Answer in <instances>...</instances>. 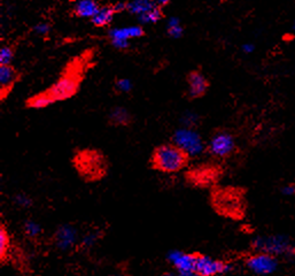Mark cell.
Masks as SVG:
<instances>
[{
  "mask_svg": "<svg viewBox=\"0 0 295 276\" xmlns=\"http://www.w3.org/2000/svg\"><path fill=\"white\" fill-rule=\"evenodd\" d=\"M190 157L174 143L157 146L151 157V166L161 173L172 174L180 171L189 164Z\"/></svg>",
  "mask_w": 295,
  "mask_h": 276,
  "instance_id": "6da1fadb",
  "label": "cell"
},
{
  "mask_svg": "<svg viewBox=\"0 0 295 276\" xmlns=\"http://www.w3.org/2000/svg\"><path fill=\"white\" fill-rule=\"evenodd\" d=\"M74 164L84 179L93 181L105 176L108 165L105 156L95 150H83L74 158Z\"/></svg>",
  "mask_w": 295,
  "mask_h": 276,
  "instance_id": "7a4b0ae2",
  "label": "cell"
},
{
  "mask_svg": "<svg viewBox=\"0 0 295 276\" xmlns=\"http://www.w3.org/2000/svg\"><path fill=\"white\" fill-rule=\"evenodd\" d=\"M253 247L257 252L266 253L270 256L293 257L295 247L288 237L284 235H270V236H258L253 239Z\"/></svg>",
  "mask_w": 295,
  "mask_h": 276,
  "instance_id": "3957f363",
  "label": "cell"
},
{
  "mask_svg": "<svg viewBox=\"0 0 295 276\" xmlns=\"http://www.w3.org/2000/svg\"><path fill=\"white\" fill-rule=\"evenodd\" d=\"M172 143L183 150L189 157L200 156L205 151V143L197 130L191 128H180L172 136Z\"/></svg>",
  "mask_w": 295,
  "mask_h": 276,
  "instance_id": "277c9868",
  "label": "cell"
},
{
  "mask_svg": "<svg viewBox=\"0 0 295 276\" xmlns=\"http://www.w3.org/2000/svg\"><path fill=\"white\" fill-rule=\"evenodd\" d=\"M78 85L79 80L76 78V75H65L45 92L47 93L52 103L61 102L74 96L77 92Z\"/></svg>",
  "mask_w": 295,
  "mask_h": 276,
  "instance_id": "5b68a950",
  "label": "cell"
},
{
  "mask_svg": "<svg viewBox=\"0 0 295 276\" xmlns=\"http://www.w3.org/2000/svg\"><path fill=\"white\" fill-rule=\"evenodd\" d=\"M247 268L253 274L258 276H267L274 274L278 269V260L274 256L258 252L249 257L246 261Z\"/></svg>",
  "mask_w": 295,
  "mask_h": 276,
  "instance_id": "8992f818",
  "label": "cell"
},
{
  "mask_svg": "<svg viewBox=\"0 0 295 276\" xmlns=\"http://www.w3.org/2000/svg\"><path fill=\"white\" fill-rule=\"evenodd\" d=\"M234 148L235 142L233 136L226 131H220L215 134L208 143V151L217 158L229 157L232 155Z\"/></svg>",
  "mask_w": 295,
  "mask_h": 276,
  "instance_id": "52a82bcc",
  "label": "cell"
},
{
  "mask_svg": "<svg viewBox=\"0 0 295 276\" xmlns=\"http://www.w3.org/2000/svg\"><path fill=\"white\" fill-rule=\"evenodd\" d=\"M232 269V266L223 261L216 260L208 256H197L195 259V271L200 276H215L225 274Z\"/></svg>",
  "mask_w": 295,
  "mask_h": 276,
  "instance_id": "ba28073f",
  "label": "cell"
},
{
  "mask_svg": "<svg viewBox=\"0 0 295 276\" xmlns=\"http://www.w3.org/2000/svg\"><path fill=\"white\" fill-rule=\"evenodd\" d=\"M167 259L175 267L177 274L195 270V259H197V255H191V253L174 250L168 253Z\"/></svg>",
  "mask_w": 295,
  "mask_h": 276,
  "instance_id": "9c48e42d",
  "label": "cell"
},
{
  "mask_svg": "<svg viewBox=\"0 0 295 276\" xmlns=\"http://www.w3.org/2000/svg\"><path fill=\"white\" fill-rule=\"evenodd\" d=\"M77 239H78V234L75 227L70 224H62L57 229L56 235H54V242L56 245L61 251H68L75 245Z\"/></svg>",
  "mask_w": 295,
  "mask_h": 276,
  "instance_id": "30bf717a",
  "label": "cell"
},
{
  "mask_svg": "<svg viewBox=\"0 0 295 276\" xmlns=\"http://www.w3.org/2000/svg\"><path fill=\"white\" fill-rule=\"evenodd\" d=\"M189 96L190 98H200L207 92L208 81L205 75L198 70H193L187 75Z\"/></svg>",
  "mask_w": 295,
  "mask_h": 276,
  "instance_id": "8fae6325",
  "label": "cell"
},
{
  "mask_svg": "<svg viewBox=\"0 0 295 276\" xmlns=\"http://www.w3.org/2000/svg\"><path fill=\"white\" fill-rule=\"evenodd\" d=\"M20 75L13 66H0V85H2V99H5L17 82Z\"/></svg>",
  "mask_w": 295,
  "mask_h": 276,
  "instance_id": "7c38bea8",
  "label": "cell"
},
{
  "mask_svg": "<svg viewBox=\"0 0 295 276\" xmlns=\"http://www.w3.org/2000/svg\"><path fill=\"white\" fill-rule=\"evenodd\" d=\"M145 31L140 26L125 27V28H115L111 29L108 36L112 42H129L130 38H138L144 36Z\"/></svg>",
  "mask_w": 295,
  "mask_h": 276,
  "instance_id": "4fadbf2b",
  "label": "cell"
},
{
  "mask_svg": "<svg viewBox=\"0 0 295 276\" xmlns=\"http://www.w3.org/2000/svg\"><path fill=\"white\" fill-rule=\"evenodd\" d=\"M99 8H100V5H99L98 3L91 2V0H83V2L74 4L72 12H74V14L78 17L92 19V17L97 14Z\"/></svg>",
  "mask_w": 295,
  "mask_h": 276,
  "instance_id": "5bb4252c",
  "label": "cell"
},
{
  "mask_svg": "<svg viewBox=\"0 0 295 276\" xmlns=\"http://www.w3.org/2000/svg\"><path fill=\"white\" fill-rule=\"evenodd\" d=\"M115 15V12L113 10V5H105L100 6L99 11L97 12L91 21L95 27H106L113 21V17Z\"/></svg>",
  "mask_w": 295,
  "mask_h": 276,
  "instance_id": "9a60e30c",
  "label": "cell"
},
{
  "mask_svg": "<svg viewBox=\"0 0 295 276\" xmlns=\"http://www.w3.org/2000/svg\"><path fill=\"white\" fill-rule=\"evenodd\" d=\"M110 122L113 126L125 127L131 123L130 112L124 107H114L110 113Z\"/></svg>",
  "mask_w": 295,
  "mask_h": 276,
  "instance_id": "2e32d148",
  "label": "cell"
},
{
  "mask_svg": "<svg viewBox=\"0 0 295 276\" xmlns=\"http://www.w3.org/2000/svg\"><path fill=\"white\" fill-rule=\"evenodd\" d=\"M157 7L156 2H146V0H137V2L128 3L126 5V11H129L132 14L140 16L147 13L149 11H152L153 8Z\"/></svg>",
  "mask_w": 295,
  "mask_h": 276,
  "instance_id": "e0dca14e",
  "label": "cell"
},
{
  "mask_svg": "<svg viewBox=\"0 0 295 276\" xmlns=\"http://www.w3.org/2000/svg\"><path fill=\"white\" fill-rule=\"evenodd\" d=\"M51 104L52 101L49 99L46 92L35 94V96L29 98L28 102H26V105L31 108H45L48 105H51Z\"/></svg>",
  "mask_w": 295,
  "mask_h": 276,
  "instance_id": "ac0fdd59",
  "label": "cell"
},
{
  "mask_svg": "<svg viewBox=\"0 0 295 276\" xmlns=\"http://www.w3.org/2000/svg\"><path fill=\"white\" fill-rule=\"evenodd\" d=\"M139 21L144 24H149V23H156V22L160 21L163 17V11L160 7L153 8L152 11H149L145 14L138 16Z\"/></svg>",
  "mask_w": 295,
  "mask_h": 276,
  "instance_id": "d6986e66",
  "label": "cell"
},
{
  "mask_svg": "<svg viewBox=\"0 0 295 276\" xmlns=\"http://www.w3.org/2000/svg\"><path fill=\"white\" fill-rule=\"evenodd\" d=\"M10 235H8L6 228L2 225V229H0V257H2V260L7 257L8 252H10Z\"/></svg>",
  "mask_w": 295,
  "mask_h": 276,
  "instance_id": "ffe728a7",
  "label": "cell"
},
{
  "mask_svg": "<svg viewBox=\"0 0 295 276\" xmlns=\"http://www.w3.org/2000/svg\"><path fill=\"white\" fill-rule=\"evenodd\" d=\"M168 34L174 38H179L183 35V27H181L178 17H170L169 22H168Z\"/></svg>",
  "mask_w": 295,
  "mask_h": 276,
  "instance_id": "44dd1931",
  "label": "cell"
},
{
  "mask_svg": "<svg viewBox=\"0 0 295 276\" xmlns=\"http://www.w3.org/2000/svg\"><path fill=\"white\" fill-rule=\"evenodd\" d=\"M23 230L26 236L30 238H36L42 234V227H40V224L35 222L33 220L26 221L23 225Z\"/></svg>",
  "mask_w": 295,
  "mask_h": 276,
  "instance_id": "7402d4cb",
  "label": "cell"
},
{
  "mask_svg": "<svg viewBox=\"0 0 295 276\" xmlns=\"http://www.w3.org/2000/svg\"><path fill=\"white\" fill-rule=\"evenodd\" d=\"M14 59V51L11 46H4L0 49V66H11Z\"/></svg>",
  "mask_w": 295,
  "mask_h": 276,
  "instance_id": "603a6c76",
  "label": "cell"
},
{
  "mask_svg": "<svg viewBox=\"0 0 295 276\" xmlns=\"http://www.w3.org/2000/svg\"><path fill=\"white\" fill-rule=\"evenodd\" d=\"M115 89L119 92L128 93L132 90V82L128 79H119L115 82Z\"/></svg>",
  "mask_w": 295,
  "mask_h": 276,
  "instance_id": "cb8c5ba5",
  "label": "cell"
},
{
  "mask_svg": "<svg viewBox=\"0 0 295 276\" xmlns=\"http://www.w3.org/2000/svg\"><path fill=\"white\" fill-rule=\"evenodd\" d=\"M99 238V235L97 233H89L88 235H85L82 239V245L85 247H92L95 243H97Z\"/></svg>",
  "mask_w": 295,
  "mask_h": 276,
  "instance_id": "d4e9b609",
  "label": "cell"
},
{
  "mask_svg": "<svg viewBox=\"0 0 295 276\" xmlns=\"http://www.w3.org/2000/svg\"><path fill=\"white\" fill-rule=\"evenodd\" d=\"M15 204L16 205H19L21 207H29L31 204H33V200H31V198L26 196L24 193H20L15 196L14 198Z\"/></svg>",
  "mask_w": 295,
  "mask_h": 276,
  "instance_id": "484cf974",
  "label": "cell"
},
{
  "mask_svg": "<svg viewBox=\"0 0 295 276\" xmlns=\"http://www.w3.org/2000/svg\"><path fill=\"white\" fill-rule=\"evenodd\" d=\"M35 33H37L38 35H47L51 30V27L47 23H38L34 27Z\"/></svg>",
  "mask_w": 295,
  "mask_h": 276,
  "instance_id": "4316f807",
  "label": "cell"
},
{
  "mask_svg": "<svg viewBox=\"0 0 295 276\" xmlns=\"http://www.w3.org/2000/svg\"><path fill=\"white\" fill-rule=\"evenodd\" d=\"M284 196H294L295 194V184H287L281 189Z\"/></svg>",
  "mask_w": 295,
  "mask_h": 276,
  "instance_id": "83f0119b",
  "label": "cell"
},
{
  "mask_svg": "<svg viewBox=\"0 0 295 276\" xmlns=\"http://www.w3.org/2000/svg\"><path fill=\"white\" fill-rule=\"evenodd\" d=\"M126 5H128V3H116L113 5V10H114L115 14L116 13H121L123 11H126Z\"/></svg>",
  "mask_w": 295,
  "mask_h": 276,
  "instance_id": "f1b7e54d",
  "label": "cell"
},
{
  "mask_svg": "<svg viewBox=\"0 0 295 276\" xmlns=\"http://www.w3.org/2000/svg\"><path fill=\"white\" fill-rule=\"evenodd\" d=\"M243 52L246 53V54H251L254 52V49H255V46H254V44L251 43H246L243 45Z\"/></svg>",
  "mask_w": 295,
  "mask_h": 276,
  "instance_id": "f546056e",
  "label": "cell"
},
{
  "mask_svg": "<svg viewBox=\"0 0 295 276\" xmlns=\"http://www.w3.org/2000/svg\"><path fill=\"white\" fill-rule=\"evenodd\" d=\"M178 276H200L197 271L192 270V271H186V273H180L178 274Z\"/></svg>",
  "mask_w": 295,
  "mask_h": 276,
  "instance_id": "4dcf8cb0",
  "label": "cell"
},
{
  "mask_svg": "<svg viewBox=\"0 0 295 276\" xmlns=\"http://www.w3.org/2000/svg\"><path fill=\"white\" fill-rule=\"evenodd\" d=\"M163 276H178V274H176V273H166V274H163Z\"/></svg>",
  "mask_w": 295,
  "mask_h": 276,
  "instance_id": "1f68e13d",
  "label": "cell"
},
{
  "mask_svg": "<svg viewBox=\"0 0 295 276\" xmlns=\"http://www.w3.org/2000/svg\"><path fill=\"white\" fill-rule=\"evenodd\" d=\"M112 276H124V275H122V274H114V275H112Z\"/></svg>",
  "mask_w": 295,
  "mask_h": 276,
  "instance_id": "d6a6232c",
  "label": "cell"
},
{
  "mask_svg": "<svg viewBox=\"0 0 295 276\" xmlns=\"http://www.w3.org/2000/svg\"><path fill=\"white\" fill-rule=\"evenodd\" d=\"M293 29L295 30V22H294V24H293Z\"/></svg>",
  "mask_w": 295,
  "mask_h": 276,
  "instance_id": "836d02e7",
  "label": "cell"
}]
</instances>
